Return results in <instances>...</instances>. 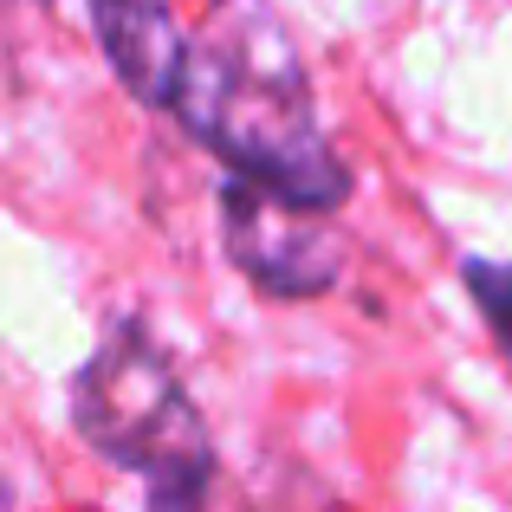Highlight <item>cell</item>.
<instances>
[{
	"label": "cell",
	"instance_id": "3957f363",
	"mask_svg": "<svg viewBox=\"0 0 512 512\" xmlns=\"http://www.w3.org/2000/svg\"><path fill=\"white\" fill-rule=\"evenodd\" d=\"M221 240L227 260L266 292V299H318L344 273V234L331 208L292 201L253 175L221 182Z\"/></svg>",
	"mask_w": 512,
	"mask_h": 512
},
{
	"label": "cell",
	"instance_id": "5b68a950",
	"mask_svg": "<svg viewBox=\"0 0 512 512\" xmlns=\"http://www.w3.org/2000/svg\"><path fill=\"white\" fill-rule=\"evenodd\" d=\"M461 286L474 292L480 318H487V331L500 338L506 363H512V260H461Z\"/></svg>",
	"mask_w": 512,
	"mask_h": 512
},
{
	"label": "cell",
	"instance_id": "277c9868",
	"mask_svg": "<svg viewBox=\"0 0 512 512\" xmlns=\"http://www.w3.org/2000/svg\"><path fill=\"white\" fill-rule=\"evenodd\" d=\"M91 33H98L111 72L124 78L130 98L169 104L175 65H182V26H175L169 0H85Z\"/></svg>",
	"mask_w": 512,
	"mask_h": 512
},
{
	"label": "cell",
	"instance_id": "7a4b0ae2",
	"mask_svg": "<svg viewBox=\"0 0 512 512\" xmlns=\"http://www.w3.org/2000/svg\"><path fill=\"white\" fill-rule=\"evenodd\" d=\"M72 422L104 461L143 474L150 512H208L214 493V441L195 415L169 350L137 325L117 318L91 363L72 383Z\"/></svg>",
	"mask_w": 512,
	"mask_h": 512
},
{
	"label": "cell",
	"instance_id": "6da1fadb",
	"mask_svg": "<svg viewBox=\"0 0 512 512\" xmlns=\"http://www.w3.org/2000/svg\"><path fill=\"white\" fill-rule=\"evenodd\" d=\"M169 111L227 175H253L312 208H344L350 169L325 137L299 39L266 0H221L195 33H182Z\"/></svg>",
	"mask_w": 512,
	"mask_h": 512
}]
</instances>
